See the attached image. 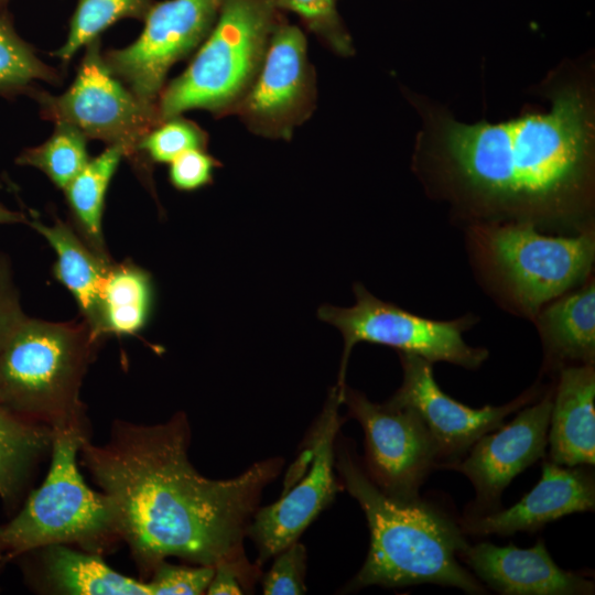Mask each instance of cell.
<instances>
[{
  "label": "cell",
  "instance_id": "3",
  "mask_svg": "<svg viewBox=\"0 0 595 595\" xmlns=\"http://www.w3.org/2000/svg\"><path fill=\"white\" fill-rule=\"evenodd\" d=\"M335 469L343 488L361 507L370 532L366 561L345 591L435 583L485 593L456 559L467 544L462 529L419 498L401 500L385 494L361 467L353 441L339 433Z\"/></svg>",
  "mask_w": 595,
  "mask_h": 595
},
{
  "label": "cell",
  "instance_id": "16",
  "mask_svg": "<svg viewBox=\"0 0 595 595\" xmlns=\"http://www.w3.org/2000/svg\"><path fill=\"white\" fill-rule=\"evenodd\" d=\"M594 506V477L588 472L545 462L541 479L519 502L505 510L468 516L461 529L477 536L536 531L563 516L593 510Z\"/></svg>",
  "mask_w": 595,
  "mask_h": 595
},
{
  "label": "cell",
  "instance_id": "10",
  "mask_svg": "<svg viewBox=\"0 0 595 595\" xmlns=\"http://www.w3.org/2000/svg\"><path fill=\"white\" fill-rule=\"evenodd\" d=\"M316 104V76L302 30L278 22L250 87L234 107L253 133L289 140Z\"/></svg>",
  "mask_w": 595,
  "mask_h": 595
},
{
  "label": "cell",
  "instance_id": "12",
  "mask_svg": "<svg viewBox=\"0 0 595 595\" xmlns=\"http://www.w3.org/2000/svg\"><path fill=\"white\" fill-rule=\"evenodd\" d=\"M339 392L347 414L364 429L370 479L397 499L418 498L424 478L439 466L437 446L421 418L409 408L374 403L346 385Z\"/></svg>",
  "mask_w": 595,
  "mask_h": 595
},
{
  "label": "cell",
  "instance_id": "11",
  "mask_svg": "<svg viewBox=\"0 0 595 595\" xmlns=\"http://www.w3.org/2000/svg\"><path fill=\"white\" fill-rule=\"evenodd\" d=\"M94 41L87 44L72 86L61 96L41 97L44 117L120 147L125 156L137 155L142 138L159 125L156 110L143 105L117 79Z\"/></svg>",
  "mask_w": 595,
  "mask_h": 595
},
{
  "label": "cell",
  "instance_id": "21",
  "mask_svg": "<svg viewBox=\"0 0 595 595\" xmlns=\"http://www.w3.org/2000/svg\"><path fill=\"white\" fill-rule=\"evenodd\" d=\"M538 326L552 363L594 364L595 284L559 296L537 314Z\"/></svg>",
  "mask_w": 595,
  "mask_h": 595
},
{
  "label": "cell",
  "instance_id": "2",
  "mask_svg": "<svg viewBox=\"0 0 595 595\" xmlns=\"http://www.w3.org/2000/svg\"><path fill=\"white\" fill-rule=\"evenodd\" d=\"M594 126L577 87L553 94L548 111L499 122L441 119L434 154L463 195L488 212L519 220L574 210L591 184Z\"/></svg>",
  "mask_w": 595,
  "mask_h": 595
},
{
  "label": "cell",
  "instance_id": "17",
  "mask_svg": "<svg viewBox=\"0 0 595 595\" xmlns=\"http://www.w3.org/2000/svg\"><path fill=\"white\" fill-rule=\"evenodd\" d=\"M461 556L478 577L496 591L510 595H585L594 593V583L560 569L543 541L533 548L513 544L498 547L488 542L466 544Z\"/></svg>",
  "mask_w": 595,
  "mask_h": 595
},
{
  "label": "cell",
  "instance_id": "26",
  "mask_svg": "<svg viewBox=\"0 0 595 595\" xmlns=\"http://www.w3.org/2000/svg\"><path fill=\"white\" fill-rule=\"evenodd\" d=\"M148 3L149 0H79L66 42L55 54L65 62L71 60L116 21L147 14Z\"/></svg>",
  "mask_w": 595,
  "mask_h": 595
},
{
  "label": "cell",
  "instance_id": "30",
  "mask_svg": "<svg viewBox=\"0 0 595 595\" xmlns=\"http://www.w3.org/2000/svg\"><path fill=\"white\" fill-rule=\"evenodd\" d=\"M306 549L299 541L274 556L270 570L261 578L264 595H300L306 592Z\"/></svg>",
  "mask_w": 595,
  "mask_h": 595
},
{
  "label": "cell",
  "instance_id": "25",
  "mask_svg": "<svg viewBox=\"0 0 595 595\" xmlns=\"http://www.w3.org/2000/svg\"><path fill=\"white\" fill-rule=\"evenodd\" d=\"M88 161L86 136L66 122H56L54 133L44 143L24 150L17 159L18 164L41 170L62 190Z\"/></svg>",
  "mask_w": 595,
  "mask_h": 595
},
{
  "label": "cell",
  "instance_id": "7",
  "mask_svg": "<svg viewBox=\"0 0 595 595\" xmlns=\"http://www.w3.org/2000/svg\"><path fill=\"white\" fill-rule=\"evenodd\" d=\"M478 236L496 274L529 315L580 284L594 263L591 229L554 237L540 234L531 221L517 220L485 227Z\"/></svg>",
  "mask_w": 595,
  "mask_h": 595
},
{
  "label": "cell",
  "instance_id": "28",
  "mask_svg": "<svg viewBox=\"0 0 595 595\" xmlns=\"http://www.w3.org/2000/svg\"><path fill=\"white\" fill-rule=\"evenodd\" d=\"M207 134L194 122L180 116L162 121L140 141L139 152L156 163H171L180 154L193 150H206Z\"/></svg>",
  "mask_w": 595,
  "mask_h": 595
},
{
  "label": "cell",
  "instance_id": "31",
  "mask_svg": "<svg viewBox=\"0 0 595 595\" xmlns=\"http://www.w3.org/2000/svg\"><path fill=\"white\" fill-rule=\"evenodd\" d=\"M214 566L175 565L161 562L145 581L151 595H199L206 593Z\"/></svg>",
  "mask_w": 595,
  "mask_h": 595
},
{
  "label": "cell",
  "instance_id": "5",
  "mask_svg": "<svg viewBox=\"0 0 595 595\" xmlns=\"http://www.w3.org/2000/svg\"><path fill=\"white\" fill-rule=\"evenodd\" d=\"M87 439L83 431H54L44 482L13 519L0 526V563L55 544L101 555L122 541L110 498L93 490L79 472L77 455Z\"/></svg>",
  "mask_w": 595,
  "mask_h": 595
},
{
  "label": "cell",
  "instance_id": "19",
  "mask_svg": "<svg viewBox=\"0 0 595 595\" xmlns=\"http://www.w3.org/2000/svg\"><path fill=\"white\" fill-rule=\"evenodd\" d=\"M32 581L51 594L151 595L148 584L111 569L100 554L55 544L32 551Z\"/></svg>",
  "mask_w": 595,
  "mask_h": 595
},
{
  "label": "cell",
  "instance_id": "27",
  "mask_svg": "<svg viewBox=\"0 0 595 595\" xmlns=\"http://www.w3.org/2000/svg\"><path fill=\"white\" fill-rule=\"evenodd\" d=\"M54 77L55 74L0 20V94L21 91L33 80Z\"/></svg>",
  "mask_w": 595,
  "mask_h": 595
},
{
  "label": "cell",
  "instance_id": "4",
  "mask_svg": "<svg viewBox=\"0 0 595 595\" xmlns=\"http://www.w3.org/2000/svg\"><path fill=\"white\" fill-rule=\"evenodd\" d=\"M101 340L89 325L25 317L0 350V403L53 431L88 433L80 388Z\"/></svg>",
  "mask_w": 595,
  "mask_h": 595
},
{
  "label": "cell",
  "instance_id": "15",
  "mask_svg": "<svg viewBox=\"0 0 595 595\" xmlns=\"http://www.w3.org/2000/svg\"><path fill=\"white\" fill-rule=\"evenodd\" d=\"M553 392L523 409L509 424L482 436L465 459L444 467L466 475L476 490L474 508L496 511L510 482L527 467L544 457ZM493 512V511H491ZM474 515V516H477Z\"/></svg>",
  "mask_w": 595,
  "mask_h": 595
},
{
  "label": "cell",
  "instance_id": "23",
  "mask_svg": "<svg viewBox=\"0 0 595 595\" xmlns=\"http://www.w3.org/2000/svg\"><path fill=\"white\" fill-rule=\"evenodd\" d=\"M125 156L122 148L108 147L64 188L78 235L101 258L111 261L102 234L105 196L116 170Z\"/></svg>",
  "mask_w": 595,
  "mask_h": 595
},
{
  "label": "cell",
  "instance_id": "33",
  "mask_svg": "<svg viewBox=\"0 0 595 595\" xmlns=\"http://www.w3.org/2000/svg\"><path fill=\"white\" fill-rule=\"evenodd\" d=\"M25 317L10 264L0 256V350Z\"/></svg>",
  "mask_w": 595,
  "mask_h": 595
},
{
  "label": "cell",
  "instance_id": "6",
  "mask_svg": "<svg viewBox=\"0 0 595 595\" xmlns=\"http://www.w3.org/2000/svg\"><path fill=\"white\" fill-rule=\"evenodd\" d=\"M278 10L275 0H220L216 21L191 64L163 88L159 123L193 109L230 115L260 68Z\"/></svg>",
  "mask_w": 595,
  "mask_h": 595
},
{
  "label": "cell",
  "instance_id": "24",
  "mask_svg": "<svg viewBox=\"0 0 595 595\" xmlns=\"http://www.w3.org/2000/svg\"><path fill=\"white\" fill-rule=\"evenodd\" d=\"M153 303L154 286L148 271L133 262L112 263L101 296L105 336L140 332L152 314Z\"/></svg>",
  "mask_w": 595,
  "mask_h": 595
},
{
  "label": "cell",
  "instance_id": "18",
  "mask_svg": "<svg viewBox=\"0 0 595 595\" xmlns=\"http://www.w3.org/2000/svg\"><path fill=\"white\" fill-rule=\"evenodd\" d=\"M594 364L564 367L552 400L550 462L574 467L595 463Z\"/></svg>",
  "mask_w": 595,
  "mask_h": 595
},
{
  "label": "cell",
  "instance_id": "22",
  "mask_svg": "<svg viewBox=\"0 0 595 595\" xmlns=\"http://www.w3.org/2000/svg\"><path fill=\"white\" fill-rule=\"evenodd\" d=\"M54 431L28 421L0 403V498L14 507L41 458L52 450Z\"/></svg>",
  "mask_w": 595,
  "mask_h": 595
},
{
  "label": "cell",
  "instance_id": "29",
  "mask_svg": "<svg viewBox=\"0 0 595 595\" xmlns=\"http://www.w3.org/2000/svg\"><path fill=\"white\" fill-rule=\"evenodd\" d=\"M279 9L298 14L305 25L333 52L353 53L351 39L337 11V0H275Z\"/></svg>",
  "mask_w": 595,
  "mask_h": 595
},
{
  "label": "cell",
  "instance_id": "20",
  "mask_svg": "<svg viewBox=\"0 0 595 595\" xmlns=\"http://www.w3.org/2000/svg\"><path fill=\"white\" fill-rule=\"evenodd\" d=\"M29 225L55 251L53 273L56 280L72 293L83 320L101 340L105 337L101 296L112 262L98 256L73 227L58 218L52 225L35 219Z\"/></svg>",
  "mask_w": 595,
  "mask_h": 595
},
{
  "label": "cell",
  "instance_id": "1",
  "mask_svg": "<svg viewBox=\"0 0 595 595\" xmlns=\"http://www.w3.org/2000/svg\"><path fill=\"white\" fill-rule=\"evenodd\" d=\"M184 413L158 424L115 421L101 445L83 441L78 455L106 494L125 541L147 581L170 556L196 565L231 563L259 578L244 541L263 489L281 473L282 457L261 459L228 479L199 474L188 458Z\"/></svg>",
  "mask_w": 595,
  "mask_h": 595
},
{
  "label": "cell",
  "instance_id": "9",
  "mask_svg": "<svg viewBox=\"0 0 595 595\" xmlns=\"http://www.w3.org/2000/svg\"><path fill=\"white\" fill-rule=\"evenodd\" d=\"M354 293L356 303L350 307L325 304L317 311L318 318L336 327L344 339L336 385L339 390L346 385L348 359L358 343L390 346L430 363L446 361L468 369L478 368L488 356L486 349L464 340L466 318H426L376 298L361 284H355Z\"/></svg>",
  "mask_w": 595,
  "mask_h": 595
},
{
  "label": "cell",
  "instance_id": "14",
  "mask_svg": "<svg viewBox=\"0 0 595 595\" xmlns=\"http://www.w3.org/2000/svg\"><path fill=\"white\" fill-rule=\"evenodd\" d=\"M399 356L403 380L386 403L416 412L437 446V467L459 459L482 436L499 429L508 414L530 403L537 396V390L530 389L507 404L472 409L440 389L432 363L409 353H399Z\"/></svg>",
  "mask_w": 595,
  "mask_h": 595
},
{
  "label": "cell",
  "instance_id": "8",
  "mask_svg": "<svg viewBox=\"0 0 595 595\" xmlns=\"http://www.w3.org/2000/svg\"><path fill=\"white\" fill-rule=\"evenodd\" d=\"M340 405L342 396L335 386L285 476L280 498L255 512L247 538L257 548L259 567L296 542L343 489L334 473L336 439L344 422Z\"/></svg>",
  "mask_w": 595,
  "mask_h": 595
},
{
  "label": "cell",
  "instance_id": "13",
  "mask_svg": "<svg viewBox=\"0 0 595 595\" xmlns=\"http://www.w3.org/2000/svg\"><path fill=\"white\" fill-rule=\"evenodd\" d=\"M220 0H166L150 8L140 36L104 57L131 93L156 110L169 69L201 45L210 32Z\"/></svg>",
  "mask_w": 595,
  "mask_h": 595
},
{
  "label": "cell",
  "instance_id": "34",
  "mask_svg": "<svg viewBox=\"0 0 595 595\" xmlns=\"http://www.w3.org/2000/svg\"><path fill=\"white\" fill-rule=\"evenodd\" d=\"M29 223L19 212L11 210L0 203V224Z\"/></svg>",
  "mask_w": 595,
  "mask_h": 595
},
{
  "label": "cell",
  "instance_id": "32",
  "mask_svg": "<svg viewBox=\"0 0 595 595\" xmlns=\"http://www.w3.org/2000/svg\"><path fill=\"white\" fill-rule=\"evenodd\" d=\"M219 165L205 150H188L170 163L169 178L178 191H196L212 183L214 172Z\"/></svg>",
  "mask_w": 595,
  "mask_h": 595
}]
</instances>
